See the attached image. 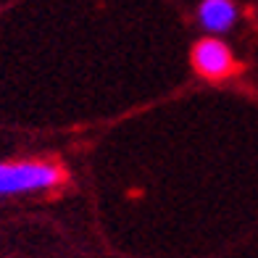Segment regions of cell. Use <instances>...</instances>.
Here are the masks:
<instances>
[{
  "label": "cell",
  "mask_w": 258,
  "mask_h": 258,
  "mask_svg": "<svg viewBox=\"0 0 258 258\" xmlns=\"http://www.w3.org/2000/svg\"><path fill=\"white\" fill-rule=\"evenodd\" d=\"M66 182V169L48 158L0 161V201L53 192Z\"/></svg>",
  "instance_id": "obj_1"
},
{
  "label": "cell",
  "mask_w": 258,
  "mask_h": 258,
  "mask_svg": "<svg viewBox=\"0 0 258 258\" xmlns=\"http://www.w3.org/2000/svg\"><path fill=\"white\" fill-rule=\"evenodd\" d=\"M190 63L195 69V74L208 82L227 79L237 72V61H234L232 48L221 37H214V34H206V37H201L192 45Z\"/></svg>",
  "instance_id": "obj_2"
},
{
  "label": "cell",
  "mask_w": 258,
  "mask_h": 258,
  "mask_svg": "<svg viewBox=\"0 0 258 258\" xmlns=\"http://www.w3.org/2000/svg\"><path fill=\"white\" fill-rule=\"evenodd\" d=\"M195 21L206 34H221L232 32L240 21V6L234 0H201L195 8Z\"/></svg>",
  "instance_id": "obj_3"
}]
</instances>
